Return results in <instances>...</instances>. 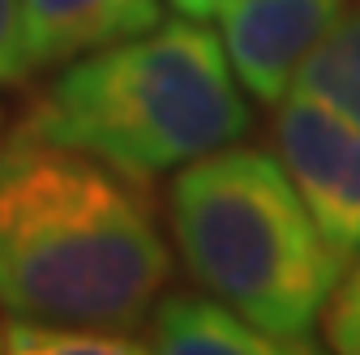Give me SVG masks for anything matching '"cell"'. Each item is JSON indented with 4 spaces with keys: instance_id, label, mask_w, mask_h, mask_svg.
<instances>
[{
    "instance_id": "1",
    "label": "cell",
    "mask_w": 360,
    "mask_h": 355,
    "mask_svg": "<svg viewBox=\"0 0 360 355\" xmlns=\"http://www.w3.org/2000/svg\"><path fill=\"white\" fill-rule=\"evenodd\" d=\"M167 265L129 175L26 128L0 146V304L13 317L138 334Z\"/></svg>"
},
{
    "instance_id": "2",
    "label": "cell",
    "mask_w": 360,
    "mask_h": 355,
    "mask_svg": "<svg viewBox=\"0 0 360 355\" xmlns=\"http://www.w3.org/2000/svg\"><path fill=\"white\" fill-rule=\"evenodd\" d=\"M232 73L223 39L180 13L60 65L22 128L146 185L245 138L249 107Z\"/></svg>"
},
{
    "instance_id": "3",
    "label": "cell",
    "mask_w": 360,
    "mask_h": 355,
    "mask_svg": "<svg viewBox=\"0 0 360 355\" xmlns=\"http://www.w3.org/2000/svg\"><path fill=\"white\" fill-rule=\"evenodd\" d=\"M172 236L193 283L288 351H313L347 265L330 253L279 159L223 146L180 167L167 193Z\"/></svg>"
},
{
    "instance_id": "4",
    "label": "cell",
    "mask_w": 360,
    "mask_h": 355,
    "mask_svg": "<svg viewBox=\"0 0 360 355\" xmlns=\"http://www.w3.org/2000/svg\"><path fill=\"white\" fill-rule=\"evenodd\" d=\"M275 146L330 253L360 257V128L304 91L279 99Z\"/></svg>"
},
{
    "instance_id": "5",
    "label": "cell",
    "mask_w": 360,
    "mask_h": 355,
    "mask_svg": "<svg viewBox=\"0 0 360 355\" xmlns=\"http://www.w3.org/2000/svg\"><path fill=\"white\" fill-rule=\"evenodd\" d=\"M343 0H228L223 9V48L249 99L279 103Z\"/></svg>"
},
{
    "instance_id": "6",
    "label": "cell",
    "mask_w": 360,
    "mask_h": 355,
    "mask_svg": "<svg viewBox=\"0 0 360 355\" xmlns=\"http://www.w3.org/2000/svg\"><path fill=\"white\" fill-rule=\"evenodd\" d=\"M163 22V0H22V48L30 73L60 69L86 52L146 34Z\"/></svg>"
},
{
    "instance_id": "7",
    "label": "cell",
    "mask_w": 360,
    "mask_h": 355,
    "mask_svg": "<svg viewBox=\"0 0 360 355\" xmlns=\"http://www.w3.org/2000/svg\"><path fill=\"white\" fill-rule=\"evenodd\" d=\"M146 351L163 355H288L279 338L262 334L219 295L172 291L150 308V342Z\"/></svg>"
},
{
    "instance_id": "8",
    "label": "cell",
    "mask_w": 360,
    "mask_h": 355,
    "mask_svg": "<svg viewBox=\"0 0 360 355\" xmlns=\"http://www.w3.org/2000/svg\"><path fill=\"white\" fill-rule=\"evenodd\" d=\"M296 91L313 95L360 128V5L343 9L296 69Z\"/></svg>"
},
{
    "instance_id": "9",
    "label": "cell",
    "mask_w": 360,
    "mask_h": 355,
    "mask_svg": "<svg viewBox=\"0 0 360 355\" xmlns=\"http://www.w3.org/2000/svg\"><path fill=\"white\" fill-rule=\"evenodd\" d=\"M5 351L22 355H133L146 351L133 334L120 330H99V326H69V321H34V317H13L0 326Z\"/></svg>"
},
{
    "instance_id": "10",
    "label": "cell",
    "mask_w": 360,
    "mask_h": 355,
    "mask_svg": "<svg viewBox=\"0 0 360 355\" xmlns=\"http://www.w3.org/2000/svg\"><path fill=\"white\" fill-rule=\"evenodd\" d=\"M326 342L343 355H360V261L352 265V274L335 287L326 313H322Z\"/></svg>"
},
{
    "instance_id": "11",
    "label": "cell",
    "mask_w": 360,
    "mask_h": 355,
    "mask_svg": "<svg viewBox=\"0 0 360 355\" xmlns=\"http://www.w3.org/2000/svg\"><path fill=\"white\" fill-rule=\"evenodd\" d=\"M30 77L22 48V0H0V86H18Z\"/></svg>"
},
{
    "instance_id": "12",
    "label": "cell",
    "mask_w": 360,
    "mask_h": 355,
    "mask_svg": "<svg viewBox=\"0 0 360 355\" xmlns=\"http://www.w3.org/2000/svg\"><path fill=\"white\" fill-rule=\"evenodd\" d=\"M172 9L185 13V18H198V22H210L228 9V0H172Z\"/></svg>"
},
{
    "instance_id": "13",
    "label": "cell",
    "mask_w": 360,
    "mask_h": 355,
    "mask_svg": "<svg viewBox=\"0 0 360 355\" xmlns=\"http://www.w3.org/2000/svg\"><path fill=\"white\" fill-rule=\"evenodd\" d=\"M0 351H5V334H0Z\"/></svg>"
},
{
    "instance_id": "14",
    "label": "cell",
    "mask_w": 360,
    "mask_h": 355,
    "mask_svg": "<svg viewBox=\"0 0 360 355\" xmlns=\"http://www.w3.org/2000/svg\"><path fill=\"white\" fill-rule=\"evenodd\" d=\"M0 120H5V116H0Z\"/></svg>"
}]
</instances>
